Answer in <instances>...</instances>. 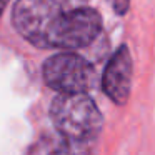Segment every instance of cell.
<instances>
[{
  "mask_svg": "<svg viewBox=\"0 0 155 155\" xmlns=\"http://www.w3.org/2000/svg\"><path fill=\"white\" fill-rule=\"evenodd\" d=\"M42 74L45 84L58 94H87L95 77L94 67L72 52H62L47 58Z\"/></svg>",
  "mask_w": 155,
  "mask_h": 155,
  "instance_id": "cell-3",
  "label": "cell"
},
{
  "mask_svg": "<svg viewBox=\"0 0 155 155\" xmlns=\"http://www.w3.org/2000/svg\"><path fill=\"white\" fill-rule=\"evenodd\" d=\"M117 15H125L130 8V0H107Z\"/></svg>",
  "mask_w": 155,
  "mask_h": 155,
  "instance_id": "cell-6",
  "label": "cell"
},
{
  "mask_svg": "<svg viewBox=\"0 0 155 155\" xmlns=\"http://www.w3.org/2000/svg\"><path fill=\"white\" fill-rule=\"evenodd\" d=\"M30 155H72L67 138L58 135H44L30 148Z\"/></svg>",
  "mask_w": 155,
  "mask_h": 155,
  "instance_id": "cell-5",
  "label": "cell"
},
{
  "mask_svg": "<svg viewBox=\"0 0 155 155\" xmlns=\"http://www.w3.org/2000/svg\"><path fill=\"white\" fill-rule=\"evenodd\" d=\"M134 60L127 45H120L108 60L102 75V90L117 105H125L130 97Z\"/></svg>",
  "mask_w": 155,
  "mask_h": 155,
  "instance_id": "cell-4",
  "label": "cell"
},
{
  "mask_svg": "<svg viewBox=\"0 0 155 155\" xmlns=\"http://www.w3.org/2000/svg\"><path fill=\"white\" fill-rule=\"evenodd\" d=\"M8 4V0H0V15H2V12L5 10V5Z\"/></svg>",
  "mask_w": 155,
  "mask_h": 155,
  "instance_id": "cell-7",
  "label": "cell"
},
{
  "mask_svg": "<svg viewBox=\"0 0 155 155\" xmlns=\"http://www.w3.org/2000/svg\"><path fill=\"white\" fill-rule=\"evenodd\" d=\"M50 117L58 134L75 142L92 140L104 127L102 112L87 94H58L50 105Z\"/></svg>",
  "mask_w": 155,
  "mask_h": 155,
  "instance_id": "cell-2",
  "label": "cell"
},
{
  "mask_svg": "<svg viewBox=\"0 0 155 155\" xmlns=\"http://www.w3.org/2000/svg\"><path fill=\"white\" fill-rule=\"evenodd\" d=\"M88 0H17L12 24L40 48L74 50L90 45L102 32V17Z\"/></svg>",
  "mask_w": 155,
  "mask_h": 155,
  "instance_id": "cell-1",
  "label": "cell"
}]
</instances>
